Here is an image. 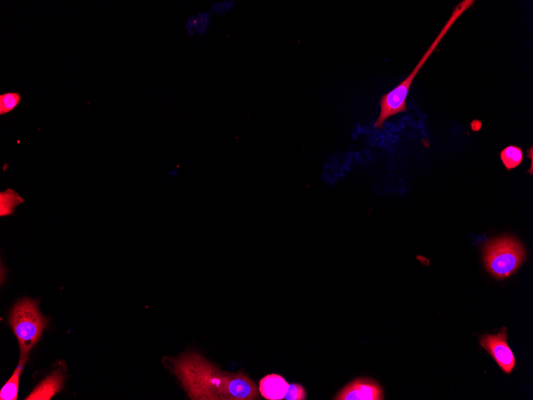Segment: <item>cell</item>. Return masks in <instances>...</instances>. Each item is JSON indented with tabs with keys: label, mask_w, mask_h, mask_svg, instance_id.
I'll use <instances>...</instances> for the list:
<instances>
[{
	"label": "cell",
	"mask_w": 533,
	"mask_h": 400,
	"mask_svg": "<svg viewBox=\"0 0 533 400\" xmlns=\"http://www.w3.org/2000/svg\"><path fill=\"white\" fill-rule=\"evenodd\" d=\"M173 373L193 400H256L258 387L240 371L224 372L199 352L184 353L172 359Z\"/></svg>",
	"instance_id": "cell-1"
},
{
	"label": "cell",
	"mask_w": 533,
	"mask_h": 400,
	"mask_svg": "<svg viewBox=\"0 0 533 400\" xmlns=\"http://www.w3.org/2000/svg\"><path fill=\"white\" fill-rule=\"evenodd\" d=\"M474 3V0H463V1L456 6L450 19L445 22L441 32L438 33L436 39L433 40L430 46V48L427 49L425 54L421 58L418 65L414 67L413 71L396 88L381 97L379 102L380 113L374 124L375 129L382 130L384 128L387 119L398 114L408 112L407 98L411 85H412L417 74L421 71L422 67L425 65L429 58L436 50L439 44L442 42L446 34L450 30V28L454 25V23L461 18V16L466 11L473 7Z\"/></svg>",
	"instance_id": "cell-2"
},
{
	"label": "cell",
	"mask_w": 533,
	"mask_h": 400,
	"mask_svg": "<svg viewBox=\"0 0 533 400\" xmlns=\"http://www.w3.org/2000/svg\"><path fill=\"white\" fill-rule=\"evenodd\" d=\"M525 258L524 246L511 236L497 237L483 247L485 268L497 279H506L515 274Z\"/></svg>",
	"instance_id": "cell-3"
},
{
	"label": "cell",
	"mask_w": 533,
	"mask_h": 400,
	"mask_svg": "<svg viewBox=\"0 0 533 400\" xmlns=\"http://www.w3.org/2000/svg\"><path fill=\"white\" fill-rule=\"evenodd\" d=\"M10 324L19 341L21 356H28L41 338L48 320L40 313L36 301L25 299L14 307Z\"/></svg>",
	"instance_id": "cell-4"
},
{
	"label": "cell",
	"mask_w": 533,
	"mask_h": 400,
	"mask_svg": "<svg viewBox=\"0 0 533 400\" xmlns=\"http://www.w3.org/2000/svg\"><path fill=\"white\" fill-rule=\"evenodd\" d=\"M480 345L495 359L504 373L511 374L515 367V359L507 343L506 328L497 335H485L480 339Z\"/></svg>",
	"instance_id": "cell-5"
},
{
	"label": "cell",
	"mask_w": 533,
	"mask_h": 400,
	"mask_svg": "<svg viewBox=\"0 0 533 400\" xmlns=\"http://www.w3.org/2000/svg\"><path fill=\"white\" fill-rule=\"evenodd\" d=\"M384 389L377 382L370 378H357L338 392L335 400H384Z\"/></svg>",
	"instance_id": "cell-6"
},
{
	"label": "cell",
	"mask_w": 533,
	"mask_h": 400,
	"mask_svg": "<svg viewBox=\"0 0 533 400\" xmlns=\"http://www.w3.org/2000/svg\"><path fill=\"white\" fill-rule=\"evenodd\" d=\"M214 16L210 11H201L188 17L184 25V30L191 39L200 40L210 32Z\"/></svg>",
	"instance_id": "cell-7"
},
{
	"label": "cell",
	"mask_w": 533,
	"mask_h": 400,
	"mask_svg": "<svg viewBox=\"0 0 533 400\" xmlns=\"http://www.w3.org/2000/svg\"><path fill=\"white\" fill-rule=\"evenodd\" d=\"M288 387V382L283 376L270 374L260 380L259 392L266 399L282 400L285 398Z\"/></svg>",
	"instance_id": "cell-8"
},
{
	"label": "cell",
	"mask_w": 533,
	"mask_h": 400,
	"mask_svg": "<svg viewBox=\"0 0 533 400\" xmlns=\"http://www.w3.org/2000/svg\"><path fill=\"white\" fill-rule=\"evenodd\" d=\"M65 376L55 373L39 384L27 400H49L62 389Z\"/></svg>",
	"instance_id": "cell-9"
},
{
	"label": "cell",
	"mask_w": 533,
	"mask_h": 400,
	"mask_svg": "<svg viewBox=\"0 0 533 400\" xmlns=\"http://www.w3.org/2000/svg\"><path fill=\"white\" fill-rule=\"evenodd\" d=\"M28 356H21L20 361L9 380L6 382L0 392V399L16 400L18 397L20 378L22 370L27 361Z\"/></svg>",
	"instance_id": "cell-10"
},
{
	"label": "cell",
	"mask_w": 533,
	"mask_h": 400,
	"mask_svg": "<svg viewBox=\"0 0 533 400\" xmlns=\"http://www.w3.org/2000/svg\"><path fill=\"white\" fill-rule=\"evenodd\" d=\"M23 202L25 199L13 189H8L0 193V216L13 215L15 207L22 204Z\"/></svg>",
	"instance_id": "cell-11"
},
{
	"label": "cell",
	"mask_w": 533,
	"mask_h": 400,
	"mask_svg": "<svg viewBox=\"0 0 533 400\" xmlns=\"http://www.w3.org/2000/svg\"><path fill=\"white\" fill-rule=\"evenodd\" d=\"M501 160L508 171L515 169L522 164L524 154L522 149L515 146L504 149L500 154Z\"/></svg>",
	"instance_id": "cell-12"
},
{
	"label": "cell",
	"mask_w": 533,
	"mask_h": 400,
	"mask_svg": "<svg viewBox=\"0 0 533 400\" xmlns=\"http://www.w3.org/2000/svg\"><path fill=\"white\" fill-rule=\"evenodd\" d=\"M22 96L18 92H8L0 95V115L13 112L20 105Z\"/></svg>",
	"instance_id": "cell-13"
},
{
	"label": "cell",
	"mask_w": 533,
	"mask_h": 400,
	"mask_svg": "<svg viewBox=\"0 0 533 400\" xmlns=\"http://www.w3.org/2000/svg\"><path fill=\"white\" fill-rule=\"evenodd\" d=\"M235 2L233 0H221V1L213 2L210 11L213 16L222 17L227 15L233 10Z\"/></svg>",
	"instance_id": "cell-14"
},
{
	"label": "cell",
	"mask_w": 533,
	"mask_h": 400,
	"mask_svg": "<svg viewBox=\"0 0 533 400\" xmlns=\"http://www.w3.org/2000/svg\"><path fill=\"white\" fill-rule=\"evenodd\" d=\"M285 399L286 400L306 399V392L305 388L299 384L289 385Z\"/></svg>",
	"instance_id": "cell-15"
},
{
	"label": "cell",
	"mask_w": 533,
	"mask_h": 400,
	"mask_svg": "<svg viewBox=\"0 0 533 400\" xmlns=\"http://www.w3.org/2000/svg\"><path fill=\"white\" fill-rule=\"evenodd\" d=\"M471 128L473 131H479L482 128V123L478 120H475L471 124Z\"/></svg>",
	"instance_id": "cell-16"
}]
</instances>
